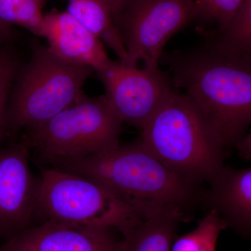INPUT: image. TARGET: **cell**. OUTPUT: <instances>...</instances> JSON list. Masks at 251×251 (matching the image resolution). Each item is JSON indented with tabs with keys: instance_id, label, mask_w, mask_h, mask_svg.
<instances>
[{
	"instance_id": "6da1fadb",
	"label": "cell",
	"mask_w": 251,
	"mask_h": 251,
	"mask_svg": "<svg viewBox=\"0 0 251 251\" xmlns=\"http://www.w3.org/2000/svg\"><path fill=\"white\" fill-rule=\"evenodd\" d=\"M161 59L172 83L197 105L225 148L242 139L251 123V57H228L205 46Z\"/></svg>"
},
{
	"instance_id": "7a4b0ae2",
	"label": "cell",
	"mask_w": 251,
	"mask_h": 251,
	"mask_svg": "<svg viewBox=\"0 0 251 251\" xmlns=\"http://www.w3.org/2000/svg\"><path fill=\"white\" fill-rule=\"evenodd\" d=\"M49 167L93 180L143 217L168 208L184 212L201 200L198 186L167 168L139 140L119 144L106 152L54 162Z\"/></svg>"
},
{
	"instance_id": "3957f363",
	"label": "cell",
	"mask_w": 251,
	"mask_h": 251,
	"mask_svg": "<svg viewBox=\"0 0 251 251\" xmlns=\"http://www.w3.org/2000/svg\"><path fill=\"white\" fill-rule=\"evenodd\" d=\"M140 142L181 179L209 182L224 166L222 140L187 96L173 90L141 130Z\"/></svg>"
},
{
	"instance_id": "277c9868",
	"label": "cell",
	"mask_w": 251,
	"mask_h": 251,
	"mask_svg": "<svg viewBox=\"0 0 251 251\" xmlns=\"http://www.w3.org/2000/svg\"><path fill=\"white\" fill-rule=\"evenodd\" d=\"M94 72L91 67L59 58L48 46L34 41L29 62L20 65L15 77L4 132L16 133L49 121L80 97Z\"/></svg>"
},
{
	"instance_id": "5b68a950",
	"label": "cell",
	"mask_w": 251,
	"mask_h": 251,
	"mask_svg": "<svg viewBox=\"0 0 251 251\" xmlns=\"http://www.w3.org/2000/svg\"><path fill=\"white\" fill-rule=\"evenodd\" d=\"M123 122L104 95L82 94L72 105L35 128L23 141L49 165L110 151L120 144Z\"/></svg>"
},
{
	"instance_id": "8992f818",
	"label": "cell",
	"mask_w": 251,
	"mask_h": 251,
	"mask_svg": "<svg viewBox=\"0 0 251 251\" xmlns=\"http://www.w3.org/2000/svg\"><path fill=\"white\" fill-rule=\"evenodd\" d=\"M40 169L42 184L34 225L55 222L122 232L143 218L93 180L51 167Z\"/></svg>"
},
{
	"instance_id": "52a82bcc",
	"label": "cell",
	"mask_w": 251,
	"mask_h": 251,
	"mask_svg": "<svg viewBox=\"0 0 251 251\" xmlns=\"http://www.w3.org/2000/svg\"><path fill=\"white\" fill-rule=\"evenodd\" d=\"M193 18L184 0H132L115 20L127 53V64L158 68L168 41Z\"/></svg>"
},
{
	"instance_id": "ba28073f",
	"label": "cell",
	"mask_w": 251,
	"mask_h": 251,
	"mask_svg": "<svg viewBox=\"0 0 251 251\" xmlns=\"http://www.w3.org/2000/svg\"><path fill=\"white\" fill-rule=\"evenodd\" d=\"M96 72L120 120L140 131L174 90L171 79L159 68L139 69L110 59Z\"/></svg>"
},
{
	"instance_id": "9c48e42d",
	"label": "cell",
	"mask_w": 251,
	"mask_h": 251,
	"mask_svg": "<svg viewBox=\"0 0 251 251\" xmlns=\"http://www.w3.org/2000/svg\"><path fill=\"white\" fill-rule=\"evenodd\" d=\"M25 142L0 148V238L7 240L34 226L41 176L29 166Z\"/></svg>"
},
{
	"instance_id": "30bf717a",
	"label": "cell",
	"mask_w": 251,
	"mask_h": 251,
	"mask_svg": "<svg viewBox=\"0 0 251 251\" xmlns=\"http://www.w3.org/2000/svg\"><path fill=\"white\" fill-rule=\"evenodd\" d=\"M115 230L41 223L6 240L0 251H122L123 238Z\"/></svg>"
},
{
	"instance_id": "8fae6325",
	"label": "cell",
	"mask_w": 251,
	"mask_h": 251,
	"mask_svg": "<svg viewBox=\"0 0 251 251\" xmlns=\"http://www.w3.org/2000/svg\"><path fill=\"white\" fill-rule=\"evenodd\" d=\"M209 190L201 200L207 211H216L227 227L244 237L251 235V168L223 166L209 181Z\"/></svg>"
},
{
	"instance_id": "7c38bea8",
	"label": "cell",
	"mask_w": 251,
	"mask_h": 251,
	"mask_svg": "<svg viewBox=\"0 0 251 251\" xmlns=\"http://www.w3.org/2000/svg\"><path fill=\"white\" fill-rule=\"evenodd\" d=\"M44 38L49 49L59 58L91 67L95 72L110 60L103 43L67 11L54 10L44 15Z\"/></svg>"
},
{
	"instance_id": "4fadbf2b",
	"label": "cell",
	"mask_w": 251,
	"mask_h": 251,
	"mask_svg": "<svg viewBox=\"0 0 251 251\" xmlns=\"http://www.w3.org/2000/svg\"><path fill=\"white\" fill-rule=\"evenodd\" d=\"M186 217L184 211L168 208L143 217L138 224L122 232V251H170L176 229Z\"/></svg>"
},
{
	"instance_id": "5bb4252c",
	"label": "cell",
	"mask_w": 251,
	"mask_h": 251,
	"mask_svg": "<svg viewBox=\"0 0 251 251\" xmlns=\"http://www.w3.org/2000/svg\"><path fill=\"white\" fill-rule=\"evenodd\" d=\"M67 11L114 51L120 60L127 62L126 50L121 33L104 0H69Z\"/></svg>"
},
{
	"instance_id": "9a60e30c",
	"label": "cell",
	"mask_w": 251,
	"mask_h": 251,
	"mask_svg": "<svg viewBox=\"0 0 251 251\" xmlns=\"http://www.w3.org/2000/svg\"><path fill=\"white\" fill-rule=\"evenodd\" d=\"M206 46L228 57H251V0H244L226 27L209 36Z\"/></svg>"
},
{
	"instance_id": "2e32d148",
	"label": "cell",
	"mask_w": 251,
	"mask_h": 251,
	"mask_svg": "<svg viewBox=\"0 0 251 251\" xmlns=\"http://www.w3.org/2000/svg\"><path fill=\"white\" fill-rule=\"evenodd\" d=\"M227 227L219 214L207 211L196 229L175 238L170 251H216L219 234Z\"/></svg>"
},
{
	"instance_id": "e0dca14e",
	"label": "cell",
	"mask_w": 251,
	"mask_h": 251,
	"mask_svg": "<svg viewBox=\"0 0 251 251\" xmlns=\"http://www.w3.org/2000/svg\"><path fill=\"white\" fill-rule=\"evenodd\" d=\"M44 0H0V22L21 26L44 37Z\"/></svg>"
},
{
	"instance_id": "ac0fdd59",
	"label": "cell",
	"mask_w": 251,
	"mask_h": 251,
	"mask_svg": "<svg viewBox=\"0 0 251 251\" xmlns=\"http://www.w3.org/2000/svg\"><path fill=\"white\" fill-rule=\"evenodd\" d=\"M19 57L10 44L0 46V139L4 133V118L18 68Z\"/></svg>"
},
{
	"instance_id": "d6986e66",
	"label": "cell",
	"mask_w": 251,
	"mask_h": 251,
	"mask_svg": "<svg viewBox=\"0 0 251 251\" xmlns=\"http://www.w3.org/2000/svg\"><path fill=\"white\" fill-rule=\"evenodd\" d=\"M244 0H196L193 4V18L216 23L218 30L228 24Z\"/></svg>"
},
{
	"instance_id": "ffe728a7",
	"label": "cell",
	"mask_w": 251,
	"mask_h": 251,
	"mask_svg": "<svg viewBox=\"0 0 251 251\" xmlns=\"http://www.w3.org/2000/svg\"><path fill=\"white\" fill-rule=\"evenodd\" d=\"M235 147L239 151V156L249 160L251 156V133L246 134L235 144Z\"/></svg>"
},
{
	"instance_id": "44dd1931",
	"label": "cell",
	"mask_w": 251,
	"mask_h": 251,
	"mask_svg": "<svg viewBox=\"0 0 251 251\" xmlns=\"http://www.w3.org/2000/svg\"><path fill=\"white\" fill-rule=\"evenodd\" d=\"M111 11L113 19L116 20L132 0H104Z\"/></svg>"
},
{
	"instance_id": "7402d4cb",
	"label": "cell",
	"mask_w": 251,
	"mask_h": 251,
	"mask_svg": "<svg viewBox=\"0 0 251 251\" xmlns=\"http://www.w3.org/2000/svg\"><path fill=\"white\" fill-rule=\"evenodd\" d=\"M14 36V30L11 26L0 22V46L9 44Z\"/></svg>"
},
{
	"instance_id": "603a6c76",
	"label": "cell",
	"mask_w": 251,
	"mask_h": 251,
	"mask_svg": "<svg viewBox=\"0 0 251 251\" xmlns=\"http://www.w3.org/2000/svg\"><path fill=\"white\" fill-rule=\"evenodd\" d=\"M184 1H188V2L192 3V4H193V2H194L196 0H184Z\"/></svg>"
},
{
	"instance_id": "cb8c5ba5",
	"label": "cell",
	"mask_w": 251,
	"mask_h": 251,
	"mask_svg": "<svg viewBox=\"0 0 251 251\" xmlns=\"http://www.w3.org/2000/svg\"><path fill=\"white\" fill-rule=\"evenodd\" d=\"M195 1H194V2H195ZM194 2H193V3H194Z\"/></svg>"
}]
</instances>
